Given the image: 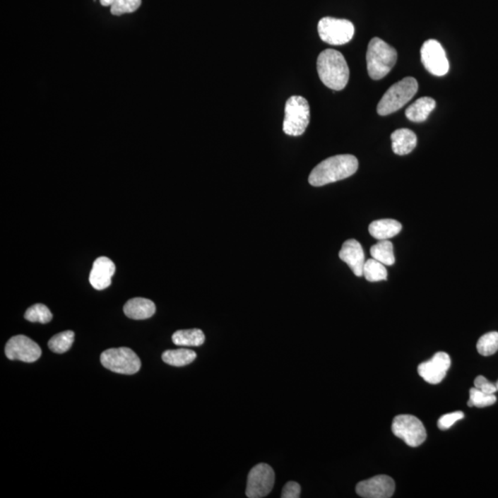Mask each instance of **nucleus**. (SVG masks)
I'll use <instances>...</instances> for the list:
<instances>
[{
  "instance_id": "9",
  "label": "nucleus",
  "mask_w": 498,
  "mask_h": 498,
  "mask_svg": "<svg viewBox=\"0 0 498 498\" xmlns=\"http://www.w3.org/2000/svg\"><path fill=\"white\" fill-rule=\"evenodd\" d=\"M275 482V473L270 465L259 463L253 467L247 476L246 496L262 498L271 493Z\"/></svg>"
},
{
  "instance_id": "28",
  "label": "nucleus",
  "mask_w": 498,
  "mask_h": 498,
  "mask_svg": "<svg viewBox=\"0 0 498 498\" xmlns=\"http://www.w3.org/2000/svg\"><path fill=\"white\" fill-rule=\"evenodd\" d=\"M141 0H114L110 6L111 13L114 16H121L123 14L132 13L141 7Z\"/></svg>"
},
{
  "instance_id": "6",
  "label": "nucleus",
  "mask_w": 498,
  "mask_h": 498,
  "mask_svg": "<svg viewBox=\"0 0 498 498\" xmlns=\"http://www.w3.org/2000/svg\"><path fill=\"white\" fill-rule=\"evenodd\" d=\"M101 363L112 372L123 375H134L141 367V359L126 347L107 350L101 355Z\"/></svg>"
},
{
  "instance_id": "29",
  "label": "nucleus",
  "mask_w": 498,
  "mask_h": 498,
  "mask_svg": "<svg viewBox=\"0 0 498 498\" xmlns=\"http://www.w3.org/2000/svg\"><path fill=\"white\" fill-rule=\"evenodd\" d=\"M464 418V413L463 412H454L451 413H448V415H443L442 417L439 418V422H437V427L441 430H448L457 422Z\"/></svg>"
},
{
  "instance_id": "13",
  "label": "nucleus",
  "mask_w": 498,
  "mask_h": 498,
  "mask_svg": "<svg viewBox=\"0 0 498 498\" xmlns=\"http://www.w3.org/2000/svg\"><path fill=\"white\" fill-rule=\"evenodd\" d=\"M451 357L446 352H437L427 362H424L418 367L419 375L425 381L429 384H439L446 375L451 368Z\"/></svg>"
},
{
  "instance_id": "20",
  "label": "nucleus",
  "mask_w": 498,
  "mask_h": 498,
  "mask_svg": "<svg viewBox=\"0 0 498 498\" xmlns=\"http://www.w3.org/2000/svg\"><path fill=\"white\" fill-rule=\"evenodd\" d=\"M172 340L177 346L198 347L204 343L205 335L198 328L177 331L172 336Z\"/></svg>"
},
{
  "instance_id": "23",
  "label": "nucleus",
  "mask_w": 498,
  "mask_h": 498,
  "mask_svg": "<svg viewBox=\"0 0 498 498\" xmlns=\"http://www.w3.org/2000/svg\"><path fill=\"white\" fill-rule=\"evenodd\" d=\"M363 276L368 282L375 283L387 280L388 273L384 264L372 258L364 262Z\"/></svg>"
},
{
  "instance_id": "19",
  "label": "nucleus",
  "mask_w": 498,
  "mask_h": 498,
  "mask_svg": "<svg viewBox=\"0 0 498 498\" xmlns=\"http://www.w3.org/2000/svg\"><path fill=\"white\" fill-rule=\"evenodd\" d=\"M436 101L431 97H422L416 100L405 112L406 117L410 121L420 123L428 119L429 114L436 108Z\"/></svg>"
},
{
  "instance_id": "2",
  "label": "nucleus",
  "mask_w": 498,
  "mask_h": 498,
  "mask_svg": "<svg viewBox=\"0 0 498 498\" xmlns=\"http://www.w3.org/2000/svg\"><path fill=\"white\" fill-rule=\"evenodd\" d=\"M319 78L324 85L334 90L345 88L349 81V66L343 54L334 49H326L316 61Z\"/></svg>"
},
{
  "instance_id": "24",
  "label": "nucleus",
  "mask_w": 498,
  "mask_h": 498,
  "mask_svg": "<svg viewBox=\"0 0 498 498\" xmlns=\"http://www.w3.org/2000/svg\"><path fill=\"white\" fill-rule=\"evenodd\" d=\"M75 334L72 331H66L60 332L51 338L48 342V347L51 351L56 354H64L71 348L72 343L74 342Z\"/></svg>"
},
{
  "instance_id": "26",
  "label": "nucleus",
  "mask_w": 498,
  "mask_h": 498,
  "mask_svg": "<svg viewBox=\"0 0 498 498\" xmlns=\"http://www.w3.org/2000/svg\"><path fill=\"white\" fill-rule=\"evenodd\" d=\"M24 318L30 322H38L42 323V324H47V323L52 321L53 315L47 306H45L43 304H36L27 309Z\"/></svg>"
},
{
  "instance_id": "7",
  "label": "nucleus",
  "mask_w": 498,
  "mask_h": 498,
  "mask_svg": "<svg viewBox=\"0 0 498 498\" xmlns=\"http://www.w3.org/2000/svg\"><path fill=\"white\" fill-rule=\"evenodd\" d=\"M318 31L319 37L325 43L343 45L354 37L355 26L350 20L325 17L319 20Z\"/></svg>"
},
{
  "instance_id": "31",
  "label": "nucleus",
  "mask_w": 498,
  "mask_h": 498,
  "mask_svg": "<svg viewBox=\"0 0 498 498\" xmlns=\"http://www.w3.org/2000/svg\"><path fill=\"white\" fill-rule=\"evenodd\" d=\"M301 496V487L297 482H288L282 492V498H298Z\"/></svg>"
},
{
  "instance_id": "5",
  "label": "nucleus",
  "mask_w": 498,
  "mask_h": 498,
  "mask_svg": "<svg viewBox=\"0 0 498 498\" xmlns=\"http://www.w3.org/2000/svg\"><path fill=\"white\" fill-rule=\"evenodd\" d=\"M310 120V107L307 100L302 96H292L285 104L283 132L298 137L304 134Z\"/></svg>"
},
{
  "instance_id": "14",
  "label": "nucleus",
  "mask_w": 498,
  "mask_h": 498,
  "mask_svg": "<svg viewBox=\"0 0 498 498\" xmlns=\"http://www.w3.org/2000/svg\"><path fill=\"white\" fill-rule=\"evenodd\" d=\"M116 273V265L107 256H100L93 263L90 273V283L96 290L109 287L112 277Z\"/></svg>"
},
{
  "instance_id": "22",
  "label": "nucleus",
  "mask_w": 498,
  "mask_h": 498,
  "mask_svg": "<svg viewBox=\"0 0 498 498\" xmlns=\"http://www.w3.org/2000/svg\"><path fill=\"white\" fill-rule=\"evenodd\" d=\"M371 256L382 264L391 266L395 263L393 244L389 240H380L370 249Z\"/></svg>"
},
{
  "instance_id": "15",
  "label": "nucleus",
  "mask_w": 498,
  "mask_h": 498,
  "mask_svg": "<svg viewBox=\"0 0 498 498\" xmlns=\"http://www.w3.org/2000/svg\"><path fill=\"white\" fill-rule=\"evenodd\" d=\"M340 259L351 268L355 276H363L364 253L361 244L355 239H349L343 243L339 253Z\"/></svg>"
},
{
  "instance_id": "3",
  "label": "nucleus",
  "mask_w": 498,
  "mask_h": 498,
  "mask_svg": "<svg viewBox=\"0 0 498 498\" xmlns=\"http://www.w3.org/2000/svg\"><path fill=\"white\" fill-rule=\"evenodd\" d=\"M398 54L394 47L379 37L373 38L368 45L367 64L368 74L372 80H381L387 76L396 64Z\"/></svg>"
},
{
  "instance_id": "10",
  "label": "nucleus",
  "mask_w": 498,
  "mask_h": 498,
  "mask_svg": "<svg viewBox=\"0 0 498 498\" xmlns=\"http://www.w3.org/2000/svg\"><path fill=\"white\" fill-rule=\"evenodd\" d=\"M421 60L425 69L434 76H445L449 71V62L445 50L439 41L430 39L421 48Z\"/></svg>"
},
{
  "instance_id": "33",
  "label": "nucleus",
  "mask_w": 498,
  "mask_h": 498,
  "mask_svg": "<svg viewBox=\"0 0 498 498\" xmlns=\"http://www.w3.org/2000/svg\"><path fill=\"white\" fill-rule=\"evenodd\" d=\"M494 385H496V387H497V391H498V380H497V383H494Z\"/></svg>"
},
{
  "instance_id": "30",
  "label": "nucleus",
  "mask_w": 498,
  "mask_h": 498,
  "mask_svg": "<svg viewBox=\"0 0 498 498\" xmlns=\"http://www.w3.org/2000/svg\"><path fill=\"white\" fill-rule=\"evenodd\" d=\"M475 387L487 394H494L497 391L494 383L489 381L485 377L478 376L475 380Z\"/></svg>"
},
{
  "instance_id": "17",
  "label": "nucleus",
  "mask_w": 498,
  "mask_h": 498,
  "mask_svg": "<svg viewBox=\"0 0 498 498\" xmlns=\"http://www.w3.org/2000/svg\"><path fill=\"white\" fill-rule=\"evenodd\" d=\"M391 141L394 153L398 155H406L415 150L417 144V137L410 129H401L392 133Z\"/></svg>"
},
{
  "instance_id": "27",
  "label": "nucleus",
  "mask_w": 498,
  "mask_h": 498,
  "mask_svg": "<svg viewBox=\"0 0 498 498\" xmlns=\"http://www.w3.org/2000/svg\"><path fill=\"white\" fill-rule=\"evenodd\" d=\"M496 401L497 397L494 394L485 393L475 387L470 389V400L468 401L469 407L484 408V407L493 405Z\"/></svg>"
},
{
  "instance_id": "21",
  "label": "nucleus",
  "mask_w": 498,
  "mask_h": 498,
  "mask_svg": "<svg viewBox=\"0 0 498 498\" xmlns=\"http://www.w3.org/2000/svg\"><path fill=\"white\" fill-rule=\"evenodd\" d=\"M162 358L165 364L180 367L191 364L197 358V355L192 350L182 348L168 350L162 354Z\"/></svg>"
},
{
  "instance_id": "12",
  "label": "nucleus",
  "mask_w": 498,
  "mask_h": 498,
  "mask_svg": "<svg viewBox=\"0 0 498 498\" xmlns=\"http://www.w3.org/2000/svg\"><path fill=\"white\" fill-rule=\"evenodd\" d=\"M355 491L364 498H389L393 496L395 482L388 475H377L359 482Z\"/></svg>"
},
{
  "instance_id": "32",
  "label": "nucleus",
  "mask_w": 498,
  "mask_h": 498,
  "mask_svg": "<svg viewBox=\"0 0 498 498\" xmlns=\"http://www.w3.org/2000/svg\"><path fill=\"white\" fill-rule=\"evenodd\" d=\"M114 0H100V3H101L102 6H104V7H108V6H111L113 4Z\"/></svg>"
},
{
  "instance_id": "16",
  "label": "nucleus",
  "mask_w": 498,
  "mask_h": 498,
  "mask_svg": "<svg viewBox=\"0 0 498 498\" xmlns=\"http://www.w3.org/2000/svg\"><path fill=\"white\" fill-rule=\"evenodd\" d=\"M156 307L153 301L143 297L132 298L124 306V313L129 319H147L155 315Z\"/></svg>"
},
{
  "instance_id": "18",
  "label": "nucleus",
  "mask_w": 498,
  "mask_h": 498,
  "mask_svg": "<svg viewBox=\"0 0 498 498\" xmlns=\"http://www.w3.org/2000/svg\"><path fill=\"white\" fill-rule=\"evenodd\" d=\"M403 229L401 223L393 219L377 220L369 225V232L377 240H389L396 237Z\"/></svg>"
},
{
  "instance_id": "8",
  "label": "nucleus",
  "mask_w": 498,
  "mask_h": 498,
  "mask_svg": "<svg viewBox=\"0 0 498 498\" xmlns=\"http://www.w3.org/2000/svg\"><path fill=\"white\" fill-rule=\"evenodd\" d=\"M392 432L412 448L422 445L427 437L422 422L415 416L410 415L396 416L392 422Z\"/></svg>"
},
{
  "instance_id": "11",
  "label": "nucleus",
  "mask_w": 498,
  "mask_h": 498,
  "mask_svg": "<svg viewBox=\"0 0 498 498\" xmlns=\"http://www.w3.org/2000/svg\"><path fill=\"white\" fill-rule=\"evenodd\" d=\"M6 356L10 360H19L33 363L41 357L40 346L24 335H18L8 340L6 344Z\"/></svg>"
},
{
  "instance_id": "4",
  "label": "nucleus",
  "mask_w": 498,
  "mask_h": 498,
  "mask_svg": "<svg viewBox=\"0 0 498 498\" xmlns=\"http://www.w3.org/2000/svg\"><path fill=\"white\" fill-rule=\"evenodd\" d=\"M418 90V83L415 78L407 77L393 84L380 100L377 105V114L388 116L400 110L407 104Z\"/></svg>"
},
{
  "instance_id": "25",
  "label": "nucleus",
  "mask_w": 498,
  "mask_h": 498,
  "mask_svg": "<svg viewBox=\"0 0 498 498\" xmlns=\"http://www.w3.org/2000/svg\"><path fill=\"white\" fill-rule=\"evenodd\" d=\"M477 351L482 356H490L498 351V332L492 331L482 335L477 343Z\"/></svg>"
},
{
  "instance_id": "1",
  "label": "nucleus",
  "mask_w": 498,
  "mask_h": 498,
  "mask_svg": "<svg viewBox=\"0 0 498 498\" xmlns=\"http://www.w3.org/2000/svg\"><path fill=\"white\" fill-rule=\"evenodd\" d=\"M358 160L351 155L330 157L319 164L311 172L309 177L310 185L322 186L328 184L345 179L356 173Z\"/></svg>"
}]
</instances>
